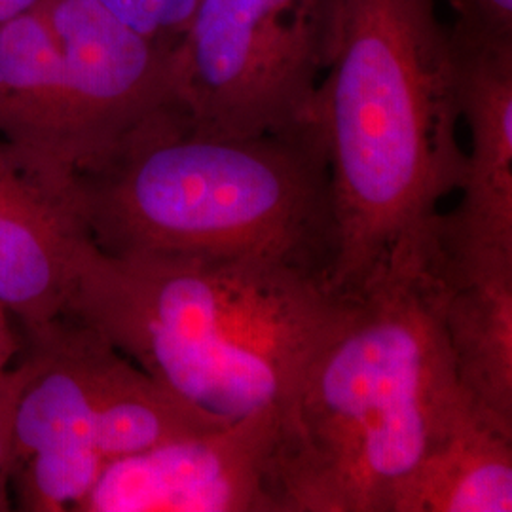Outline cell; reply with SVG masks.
<instances>
[{
	"mask_svg": "<svg viewBox=\"0 0 512 512\" xmlns=\"http://www.w3.org/2000/svg\"><path fill=\"white\" fill-rule=\"evenodd\" d=\"M431 220L353 296L300 384L283 421L287 512H401L425 459L482 414L442 325Z\"/></svg>",
	"mask_w": 512,
	"mask_h": 512,
	"instance_id": "1",
	"label": "cell"
},
{
	"mask_svg": "<svg viewBox=\"0 0 512 512\" xmlns=\"http://www.w3.org/2000/svg\"><path fill=\"white\" fill-rule=\"evenodd\" d=\"M353 296L256 256L109 255L90 241L65 313L205 414L283 421Z\"/></svg>",
	"mask_w": 512,
	"mask_h": 512,
	"instance_id": "2",
	"label": "cell"
},
{
	"mask_svg": "<svg viewBox=\"0 0 512 512\" xmlns=\"http://www.w3.org/2000/svg\"><path fill=\"white\" fill-rule=\"evenodd\" d=\"M313 99L336 220L332 287L353 296L458 190L456 52L435 0H332Z\"/></svg>",
	"mask_w": 512,
	"mask_h": 512,
	"instance_id": "3",
	"label": "cell"
},
{
	"mask_svg": "<svg viewBox=\"0 0 512 512\" xmlns=\"http://www.w3.org/2000/svg\"><path fill=\"white\" fill-rule=\"evenodd\" d=\"M78 177L103 253L256 256L332 283L336 220L313 118L236 137L194 128L169 107Z\"/></svg>",
	"mask_w": 512,
	"mask_h": 512,
	"instance_id": "4",
	"label": "cell"
},
{
	"mask_svg": "<svg viewBox=\"0 0 512 512\" xmlns=\"http://www.w3.org/2000/svg\"><path fill=\"white\" fill-rule=\"evenodd\" d=\"M169 107L173 52L95 0H40L0 29V137L76 173Z\"/></svg>",
	"mask_w": 512,
	"mask_h": 512,
	"instance_id": "5",
	"label": "cell"
},
{
	"mask_svg": "<svg viewBox=\"0 0 512 512\" xmlns=\"http://www.w3.org/2000/svg\"><path fill=\"white\" fill-rule=\"evenodd\" d=\"M332 0H200L173 50L175 101L194 128L260 135L313 118Z\"/></svg>",
	"mask_w": 512,
	"mask_h": 512,
	"instance_id": "6",
	"label": "cell"
},
{
	"mask_svg": "<svg viewBox=\"0 0 512 512\" xmlns=\"http://www.w3.org/2000/svg\"><path fill=\"white\" fill-rule=\"evenodd\" d=\"M25 330L29 376L12 425V501L19 511H78L107 467L97 416L124 355L69 313Z\"/></svg>",
	"mask_w": 512,
	"mask_h": 512,
	"instance_id": "7",
	"label": "cell"
},
{
	"mask_svg": "<svg viewBox=\"0 0 512 512\" xmlns=\"http://www.w3.org/2000/svg\"><path fill=\"white\" fill-rule=\"evenodd\" d=\"M78 512H287L283 416L253 414L110 461Z\"/></svg>",
	"mask_w": 512,
	"mask_h": 512,
	"instance_id": "8",
	"label": "cell"
},
{
	"mask_svg": "<svg viewBox=\"0 0 512 512\" xmlns=\"http://www.w3.org/2000/svg\"><path fill=\"white\" fill-rule=\"evenodd\" d=\"M90 241L78 173L0 137V304L25 329L65 313Z\"/></svg>",
	"mask_w": 512,
	"mask_h": 512,
	"instance_id": "9",
	"label": "cell"
},
{
	"mask_svg": "<svg viewBox=\"0 0 512 512\" xmlns=\"http://www.w3.org/2000/svg\"><path fill=\"white\" fill-rule=\"evenodd\" d=\"M456 52L461 120L469 150L461 200L439 213L440 232L454 243L512 253V37L450 27Z\"/></svg>",
	"mask_w": 512,
	"mask_h": 512,
	"instance_id": "10",
	"label": "cell"
},
{
	"mask_svg": "<svg viewBox=\"0 0 512 512\" xmlns=\"http://www.w3.org/2000/svg\"><path fill=\"white\" fill-rule=\"evenodd\" d=\"M437 215L431 260L459 385L488 420L512 433V253L450 241Z\"/></svg>",
	"mask_w": 512,
	"mask_h": 512,
	"instance_id": "11",
	"label": "cell"
},
{
	"mask_svg": "<svg viewBox=\"0 0 512 512\" xmlns=\"http://www.w3.org/2000/svg\"><path fill=\"white\" fill-rule=\"evenodd\" d=\"M512 433L473 414L425 459L401 512H511Z\"/></svg>",
	"mask_w": 512,
	"mask_h": 512,
	"instance_id": "12",
	"label": "cell"
},
{
	"mask_svg": "<svg viewBox=\"0 0 512 512\" xmlns=\"http://www.w3.org/2000/svg\"><path fill=\"white\" fill-rule=\"evenodd\" d=\"M222 423L228 421L186 403L124 357L99 408L97 448L109 465Z\"/></svg>",
	"mask_w": 512,
	"mask_h": 512,
	"instance_id": "13",
	"label": "cell"
},
{
	"mask_svg": "<svg viewBox=\"0 0 512 512\" xmlns=\"http://www.w3.org/2000/svg\"><path fill=\"white\" fill-rule=\"evenodd\" d=\"M133 31L175 50L200 0H95Z\"/></svg>",
	"mask_w": 512,
	"mask_h": 512,
	"instance_id": "14",
	"label": "cell"
},
{
	"mask_svg": "<svg viewBox=\"0 0 512 512\" xmlns=\"http://www.w3.org/2000/svg\"><path fill=\"white\" fill-rule=\"evenodd\" d=\"M456 19L454 27L492 35L512 37V0H448Z\"/></svg>",
	"mask_w": 512,
	"mask_h": 512,
	"instance_id": "15",
	"label": "cell"
},
{
	"mask_svg": "<svg viewBox=\"0 0 512 512\" xmlns=\"http://www.w3.org/2000/svg\"><path fill=\"white\" fill-rule=\"evenodd\" d=\"M29 376V363L23 359L16 368H10L0 380V476L10 480L12 458V425L19 393Z\"/></svg>",
	"mask_w": 512,
	"mask_h": 512,
	"instance_id": "16",
	"label": "cell"
},
{
	"mask_svg": "<svg viewBox=\"0 0 512 512\" xmlns=\"http://www.w3.org/2000/svg\"><path fill=\"white\" fill-rule=\"evenodd\" d=\"M16 334L8 323V310L0 304V380L12 368V359L18 353Z\"/></svg>",
	"mask_w": 512,
	"mask_h": 512,
	"instance_id": "17",
	"label": "cell"
},
{
	"mask_svg": "<svg viewBox=\"0 0 512 512\" xmlns=\"http://www.w3.org/2000/svg\"><path fill=\"white\" fill-rule=\"evenodd\" d=\"M38 2L40 0H0V29L12 19L18 18L33 6H37Z\"/></svg>",
	"mask_w": 512,
	"mask_h": 512,
	"instance_id": "18",
	"label": "cell"
}]
</instances>
